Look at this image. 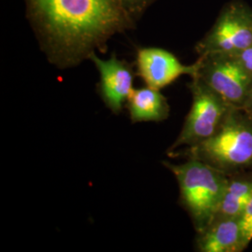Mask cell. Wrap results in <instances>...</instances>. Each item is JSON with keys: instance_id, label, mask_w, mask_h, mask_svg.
<instances>
[{"instance_id": "1", "label": "cell", "mask_w": 252, "mask_h": 252, "mask_svg": "<svg viewBox=\"0 0 252 252\" xmlns=\"http://www.w3.org/2000/svg\"><path fill=\"white\" fill-rule=\"evenodd\" d=\"M53 37L55 49L79 57L116 27L121 12L116 0H33Z\"/></svg>"}, {"instance_id": "2", "label": "cell", "mask_w": 252, "mask_h": 252, "mask_svg": "<svg viewBox=\"0 0 252 252\" xmlns=\"http://www.w3.org/2000/svg\"><path fill=\"white\" fill-rule=\"evenodd\" d=\"M167 155L206 162L226 176L252 168V121L243 109L232 108L216 134L200 144Z\"/></svg>"}, {"instance_id": "3", "label": "cell", "mask_w": 252, "mask_h": 252, "mask_svg": "<svg viewBox=\"0 0 252 252\" xmlns=\"http://www.w3.org/2000/svg\"><path fill=\"white\" fill-rule=\"evenodd\" d=\"M171 171L180 189V204L187 212L196 233L216 217L225 192L228 176L206 162L187 158L185 162H162Z\"/></svg>"}, {"instance_id": "4", "label": "cell", "mask_w": 252, "mask_h": 252, "mask_svg": "<svg viewBox=\"0 0 252 252\" xmlns=\"http://www.w3.org/2000/svg\"><path fill=\"white\" fill-rule=\"evenodd\" d=\"M191 106L175 142L167 153L184 147L200 144L216 134L233 108L216 92L198 78H192L189 85Z\"/></svg>"}, {"instance_id": "5", "label": "cell", "mask_w": 252, "mask_h": 252, "mask_svg": "<svg viewBox=\"0 0 252 252\" xmlns=\"http://www.w3.org/2000/svg\"><path fill=\"white\" fill-rule=\"evenodd\" d=\"M196 78L206 83L233 108L242 109L252 89V75L234 55L200 56ZM194 78V77H193Z\"/></svg>"}, {"instance_id": "6", "label": "cell", "mask_w": 252, "mask_h": 252, "mask_svg": "<svg viewBox=\"0 0 252 252\" xmlns=\"http://www.w3.org/2000/svg\"><path fill=\"white\" fill-rule=\"evenodd\" d=\"M252 45V9L240 1L229 3L211 31L199 43L200 56L235 55Z\"/></svg>"}, {"instance_id": "7", "label": "cell", "mask_w": 252, "mask_h": 252, "mask_svg": "<svg viewBox=\"0 0 252 252\" xmlns=\"http://www.w3.org/2000/svg\"><path fill=\"white\" fill-rule=\"evenodd\" d=\"M136 63L138 73L147 86L157 90H162L183 75L195 77L199 68L198 61L184 64L172 53L160 48L140 49Z\"/></svg>"}, {"instance_id": "8", "label": "cell", "mask_w": 252, "mask_h": 252, "mask_svg": "<svg viewBox=\"0 0 252 252\" xmlns=\"http://www.w3.org/2000/svg\"><path fill=\"white\" fill-rule=\"evenodd\" d=\"M90 58L100 74L102 101L113 114H120L134 90V77L131 69L115 56L104 60L93 53L90 54Z\"/></svg>"}, {"instance_id": "9", "label": "cell", "mask_w": 252, "mask_h": 252, "mask_svg": "<svg viewBox=\"0 0 252 252\" xmlns=\"http://www.w3.org/2000/svg\"><path fill=\"white\" fill-rule=\"evenodd\" d=\"M195 251L199 252H242L245 251L240 218L217 216L196 233Z\"/></svg>"}, {"instance_id": "10", "label": "cell", "mask_w": 252, "mask_h": 252, "mask_svg": "<svg viewBox=\"0 0 252 252\" xmlns=\"http://www.w3.org/2000/svg\"><path fill=\"white\" fill-rule=\"evenodd\" d=\"M133 124L161 123L170 115V106L160 90L149 86L132 91L126 103Z\"/></svg>"}, {"instance_id": "11", "label": "cell", "mask_w": 252, "mask_h": 252, "mask_svg": "<svg viewBox=\"0 0 252 252\" xmlns=\"http://www.w3.org/2000/svg\"><path fill=\"white\" fill-rule=\"evenodd\" d=\"M252 198V168L228 177L225 192L217 216L241 218Z\"/></svg>"}, {"instance_id": "12", "label": "cell", "mask_w": 252, "mask_h": 252, "mask_svg": "<svg viewBox=\"0 0 252 252\" xmlns=\"http://www.w3.org/2000/svg\"><path fill=\"white\" fill-rule=\"evenodd\" d=\"M240 220L242 226L244 248L246 250L252 241V198L245 208Z\"/></svg>"}, {"instance_id": "13", "label": "cell", "mask_w": 252, "mask_h": 252, "mask_svg": "<svg viewBox=\"0 0 252 252\" xmlns=\"http://www.w3.org/2000/svg\"><path fill=\"white\" fill-rule=\"evenodd\" d=\"M234 56L244 68L252 75V45Z\"/></svg>"}, {"instance_id": "14", "label": "cell", "mask_w": 252, "mask_h": 252, "mask_svg": "<svg viewBox=\"0 0 252 252\" xmlns=\"http://www.w3.org/2000/svg\"><path fill=\"white\" fill-rule=\"evenodd\" d=\"M242 109L246 112V114L252 119V89L251 91V93H250V95H249L248 99H247V102H246V104H245V106H244V108Z\"/></svg>"}]
</instances>
